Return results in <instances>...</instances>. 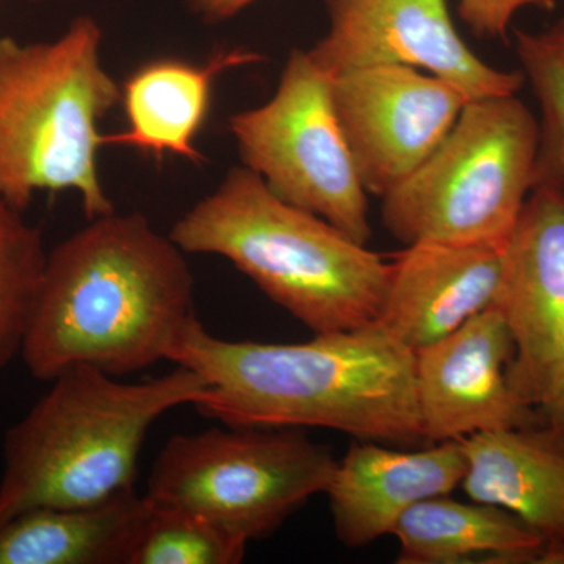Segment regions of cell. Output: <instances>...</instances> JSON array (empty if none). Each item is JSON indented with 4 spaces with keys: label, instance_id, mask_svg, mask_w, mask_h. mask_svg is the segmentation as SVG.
<instances>
[{
    "label": "cell",
    "instance_id": "6da1fadb",
    "mask_svg": "<svg viewBox=\"0 0 564 564\" xmlns=\"http://www.w3.org/2000/svg\"><path fill=\"white\" fill-rule=\"evenodd\" d=\"M196 321L187 252L111 212L47 252L21 358L43 381L77 366L120 378L169 361Z\"/></svg>",
    "mask_w": 564,
    "mask_h": 564
},
{
    "label": "cell",
    "instance_id": "7a4b0ae2",
    "mask_svg": "<svg viewBox=\"0 0 564 564\" xmlns=\"http://www.w3.org/2000/svg\"><path fill=\"white\" fill-rule=\"evenodd\" d=\"M170 362L209 384L199 413L231 426L326 429L373 443L425 441L415 352L377 322L300 344L212 336L196 321Z\"/></svg>",
    "mask_w": 564,
    "mask_h": 564
},
{
    "label": "cell",
    "instance_id": "3957f363",
    "mask_svg": "<svg viewBox=\"0 0 564 564\" xmlns=\"http://www.w3.org/2000/svg\"><path fill=\"white\" fill-rule=\"evenodd\" d=\"M170 237L187 254L231 262L314 334L372 325L388 288L391 263L332 223L282 202L243 165L185 212Z\"/></svg>",
    "mask_w": 564,
    "mask_h": 564
},
{
    "label": "cell",
    "instance_id": "277c9868",
    "mask_svg": "<svg viewBox=\"0 0 564 564\" xmlns=\"http://www.w3.org/2000/svg\"><path fill=\"white\" fill-rule=\"evenodd\" d=\"M50 383L6 434L0 525L33 508L87 507L135 491L151 426L169 411L195 406L209 389L182 366L140 383L77 366Z\"/></svg>",
    "mask_w": 564,
    "mask_h": 564
},
{
    "label": "cell",
    "instance_id": "5b68a950",
    "mask_svg": "<svg viewBox=\"0 0 564 564\" xmlns=\"http://www.w3.org/2000/svg\"><path fill=\"white\" fill-rule=\"evenodd\" d=\"M104 33L82 14L57 39L0 36V196L24 212L36 192H76L88 220L115 212L98 169L99 126L121 102Z\"/></svg>",
    "mask_w": 564,
    "mask_h": 564
},
{
    "label": "cell",
    "instance_id": "8992f818",
    "mask_svg": "<svg viewBox=\"0 0 564 564\" xmlns=\"http://www.w3.org/2000/svg\"><path fill=\"white\" fill-rule=\"evenodd\" d=\"M538 140L518 96L470 99L433 154L381 198L384 228L406 247L507 242L534 187Z\"/></svg>",
    "mask_w": 564,
    "mask_h": 564
},
{
    "label": "cell",
    "instance_id": "52a82bcc",
    "mask_svg": "<svg viewBox=\"0 0 564 564\" xmlns=\"http://www.w3.org/2000/svg\"><path fill=\"white\" fill-rule=\"evenodd\" d=\"M337 462L299 429L225 425L173 436L152 464L144 496L202 514L248 544L325 494Z\"/></svg>",
    "mask_w": 564,
    "mask_h": 564
},
{
    "label": "cell",
    "instance_id": "ba28073f",
    "mask_svg": "<svg viewBox=\"0 0 564 564\" xmlns=\"http://www.w3.org/2000/svg\"><path fill=\"white\" fill-rule=\"evenodd\" d=\"M228 129L245 169L278 198L369 242V193L337 120L332 80L310 52L292 51L272 98L234 113Z\"/></svg>",
    "mask_w": 564,
    "mask_h": 564
},
{
    "label": "cell",
    "instance_id": "9c48e42d",
    "mask_svg": "<svg viewBox=\"0 0 564 564\" xmlns=\"http://www.w3.org/2000/svg\"><path fill=\"white\" fill-rule=\"evenodd\" d=\"M329 80L359 180L380 198L433 154L470 101L451 82L411 66L345 70Z\"/></svg>",
    "mask_w": 564,
    "mask_h": 564
},
{
    "label": "cell",
    "instance_id": "30bf717a",
    "mask_svg": "<svg viewBox=\"0 0 564 564\" xmlns=\"http://www.w3.org/2000/svg\"><path fill=\"white\" fill-rule=\"evenodd\" d=\"M328 33L310 50L329 77L370 66L423 69L470 99L516 95L522 70L494 68L456 32L445 0H326Z\"/></svg>",
    "mask_w": 564,
    "mask_h": 564
},
{
    "label": "cell",
    "instance_id": "8fae6325",
    "mask_svg": "<svg viewBox=\"0 0 564 564\" xmlns=\"http://www.w3.org/2000/svg\"><path fill=\"white\" fill-rule=\"evenodd\" d=\"M496 306L513 337L511 388L541 411L564 384V187L530 192L505 242Z\"/></svg>",
    "mask_w": 564,
    "mask_h": 564
},
{
    "label": "cell",
    "instance_id": "7c38bea8",
    "mask_svg": "<svg viewBox=\"0 0 564 564\" xmlns=\"http://www.w3.org/2000/svg\"><path fill=\"white\" fill-rule=\"evenodd\" d=\"M414 352L419 411L429 443L545 421L540 410L519 399L508 380L514 344L499 307L474 315Z\"/></svg>",
    "mask_w": 564,
    "mask_h": 564
},
{
    "label": "cell",
    "instance_id": "4fadbf2b",
    "mask_svg": "<svg viewBox=\"0 0 564 564\" xmlns=\"http://www.w3.org/2000/svg\"><path fill=\"white\" fill-rule=\"evenodd\" d=\"M505 243H414L393 258L377 323L415 351L496 306Z\"/></svg>",
    "mask_w": 564,
    "mask_h": 564
},
{
    "label": "cell",
    "instance_id": "5bb4252c",
    "mask_svg": "<svg viewBox=\"0 0 564 564\" xmlns=\"http://www.w3.org/2000/svg\"><path fill=\"white\" fill-rule=\"evenodd\" d=\"M467 473L459 441L404 452L358 441L337 462L326 489L334 533L348 549L367 547L392 534L413 505L454 492Z\"/></svg>",
    "mask_w": 564,
    "mask_h": 564
},
{
    "label": "cell",
    "instance_id": "9a60e30c",
    "mask_svg": "<svg viewBox=\"0 0 564 564\" xmlns=\"http://www.w3.org/2000/svg\"><path fill=\"white\" fill-rule=\"evenodd\" d=\"M463 489L473 502L503 508L545 544L564 540V425L545 421L459 441ZM544 544V545H545Z\"/></svg>",
    "mask_w": 564,
    "mask_h": 564
},
{
    "label": "cell",
    "instance_id": "2e32d148",
    "mask_svg": "<svg viewBox=\"0 0 564 564\" xmlns=\"http://www.w3.org/2000/svg\"><path fill=\"white\" fill-rule=\"evenodd\" d=\"M263 61L259 52H215L204 63L152 62L137 69L121 88L128 128L102 137L104 147L132 148L163 158L203 162L195 141L209 110L218 77Z\"/></svg>",
    "mask_w": 564,
    "mask_h": 564
},
{
    "label": "cell",
    "instance_id": "e0dca14e",
    "mask_svg": "<svg viewBox=\"0 0 564 564\" xmlns=\"http://www.w3.org/2000/svg\"><path fill=\"white\" fill-rule=\"evenodd\" d=\"M151 502L135 491L87 507H41L0 525V564H131Z\"/></svg>",
    "mask_w": 564,
    "mask_h": 564
},
{
    "label": "cell",
    "instance_id": "ac0fdd59",
    "mask_svg": "<svg viewBox=\"0 0 564 564\" xmlns=\"http://www.w3.org/2000/svg\"><path fill=\"white\" fill-rule=\"evenodd\" d=\"M451 494L413 505L397 522L400 564L536 563L544 540L496 505L463 503Z\"/></svg>",
    "mask_w": 564,
    "mask_h": 564
},
{
    "label": "cell",
    "instance_id": "d6986e66",
    "mask_svg": "<svg viewBox=\"0 0 564 564\" xmlns=\"http://www.w3.org/2000/svg\"><path fill=\"white\" fill-rule=\"evenodd\" d=\"M46 261L40 229L0 196V372L21 356Z\"/></svg>",
    "mask_w": 564,
    "mask_h": 564
},
{
    "label": "cell",
    "instance_id": "ffe728a7",
    "mask_svg": "<svg viewBox=\"0 0 564 564\" xmlns=\"http://www.w3.org/2000/svg\"><path fill=\"white\" fill-rule=\"evenodd\" d=\"M516 52L541 110L534 185L564 187V18L541 32H516Z\"/></svg>",
    "mask_w": 564,
    "mask_h": 564
},
{
    "label": "cell",
    "instance_id": "44dd1931",
    "mask_svg": "<svg viewBox=\"0 0 564 564\" xmlns=\"http://www.w3.org/2000/svg\"><path fill=\"white\" fill-rule=\"evenodd\" d=\"M247 547L202 514L151 502L131 564H237Z\"/></svg>",
    "mask_w": 564,
    "mask_h": 564
},
{
    "label": "cell",
    "instance_id": "7402d4cb",
    "mask_svg": "<svg viewBox=\"0 0 564 564\" xmlns=\"http://www.w3.org/2000/svg\"><path fill=\"white\" fill-rule=\"evenodd\" d=\"M525 7L551 11L556 0H459L458 13L475 35L507 40L514 14Z\"/></svg>",
    "mask_w": 564,
    "mask_h": 564
},
{
    "label": "cell",
    "instance_id": "603a6c76",
    "mask_svg": "<svg viewBox=\"0 0 564 564\" xmlns=\"http://www.w3.org/2000/svg\"><path fill=\"white\" fill-rule=\"evenodd\" d=\"M193 13L207 24H218L242 13L256 0H187Z\"/></svg>",
    "mask_w": 564,
    "mask_h": 564
},
{
    "label": "cell",
    "instance_id": "cb8c5ba5",
    "mask_svg": "<svg viewBox=\"0 0 564 564\" xmlns=\"http://www.w3.org/2000/svg\"><path fill=\"white\" fill-rule=\"evenodd\" d=\"M536 564H564V540L545 544L538 555Z\"/></svg>",
    "mask_w": 564,
    "mask_h": 564
},
{
    "label": "cell",
    "instance_id": "d4e9b609",
    "mask_svg": "<svg viewBox=\"0 0 564 564\" xmlns=\"http://www.w3.org/2000/svg\"><path fill=\"white\" fill-rule=\"evenodd\" d=\"M541 413H543L547 421L564 425V384L560 392L556 393L555 399L551 403L545 404Z\"/></svg>",
    "mask_w": 564,
    "mask_h": 564
},
{
    "label": "cell",
    "instance_id": "484cf974",
    "mask_svg": "<svg viewBox=\"0 0 564 564\" xmlns=\"http://www.w3.org/2000/svg\"><path fill=\"white\" fill-rule=\"evenodd\" d=\"M31 2H44V0H31Z\"/></svg>",
    "mask_w": 564,
    "mask_h": 564
}]
</instances>
